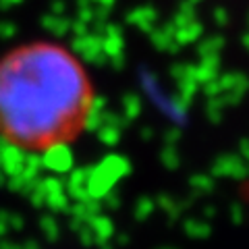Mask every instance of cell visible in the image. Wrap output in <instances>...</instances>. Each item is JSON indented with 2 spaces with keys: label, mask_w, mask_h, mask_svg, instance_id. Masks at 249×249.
I'll use <instances>...</instances> for the list:
<instances>
[{
  "label": "cell",
  "mask_w": 249,
  "mask_h": 249,
  "mask_svg": "<svg viewBox=\"0 0 249 249\" xmlns=\"http://www.w3.org/2000/svg\"><path fill=\"white\" fill-rule=\"evenodd\" d=\"M91 110L89 77L71 52L31 44L0 60V137L25 152L73 142Z\"/></svg>",
  "instance_id": "obj_1"
}]
</instances>
